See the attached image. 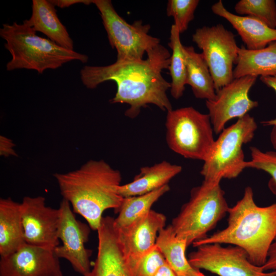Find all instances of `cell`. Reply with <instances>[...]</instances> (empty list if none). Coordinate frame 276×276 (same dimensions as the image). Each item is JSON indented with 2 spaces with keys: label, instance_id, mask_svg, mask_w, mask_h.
<instances>
[{
  "label": "cell",
  "instance_id": "6da1fadb",
  "mask_svg": "<svg viewBox=\"0 0 276 276\" xmlns=\"http://www.w3.org/2000/svg\"><path fill=\"white\" fill-rule=\"evenodd\" d=\"M147 54L146 60L116 61L106 66L85 65L80 72L81 81L89 89L107 81H114L117 90L110 101L129 105L125 113L129 118L137 117L141 108L149 104L168 112L172 109L167 95L171 83L162 72L168 69L170 53L159 44Z\"/></svg>",
  "mask_w": 276,
  "mask_h": 276
},
{
  "label": "cell",
  "instance_id": "7a4b0ae2",
  "mask_svg": "<svg viewBox=\"0 0 276 276\" xmlns=\"http://www.w3.org/2000/svg\"><path fill=\"white\" fill-rule=\"evenodd\" d=\"M54 176L63 199L95 231L100 225L104 212L110 209L116 212L124 198L119 191L120 172L103 159L89 160L76 170L56 173Z\"/></svg>",
  "mask_w": 276,
  "mask_h": 276
},
{
  "label": "cell",
  "instance_id": "3957f363",
  "mask_svg": "<svg viewBox=\"0 0 276 276\" xmlns=\"http://www.w3.org/2000/svg\"><path fill=\"white\" fill-rule=\"evenodd\" d=\"M227 225L210 236L194 242L197 247L208 243L227 244L243 249L249 260L262 266L276 237V202L258 206L250 187L245 188L243 197L228 208Z\"/></svg>",
  "mask_w": 276,
  "mask_h": 276
},
{
  "label": "cell",
  "instance_id": "277c9868",
  "mask_svg": "<svg viewBox=\"0 0 276 276\" xmlns=\"http://www.w3.org/2000/svg\"><path fill=\"white\" fill-rule=\"evenodd\" d=\"M0 36L5 40V48L12 58L6 64V70H35L42 74L48 69L55 70L71 61L86 63V55L70 50L55 43L48 38L37 35L27 19L21 24L13 22L4 24Z\"/></svg>",
  "mask_w": 276,
  "mask_h": 276
},
{
  "label": "cell",
  "instance_id": "5b68a950",
  "mask_svg": "<svg viewBox=\"0 0 276 276\" xmlns=\"http://www.w3.org/2000/svg\"><path fill=\"white\" fill-rule=\"evenodd\" d=\"M220 183L203 180L191 190L189 201L173 219L176 235L187 241L188 246L206 238L227 213L229 208Z\"/></svg>",
  "mask_w": 276,
  "mask_h": 276
},
{
  "label": "cell",
  "instance_id": "8992f818",
  "mask_svg": "<svg viewBox=\"0 0 276 276\" xmlns=\"http://www.w3.org/2000/svg\"><path fill=\"white\" fill-rule=\"evenodd\" d=\"M257 128L254 118L248 113L224 128L203 162L200 174L204 180L220 183L223 178L238 177L246 168L242 146L251 141Z\"/></svg>",
  "mask_w": 276,
  "mask_h": 276
},
{
  "label": "cell",
  "instance_id": "52a82bcc",
  "mask_svg": "<svg viewBox=\"0 0 276 276\" xmlns=\"http://www.w3.org/2000/svg\"><path fill=\"white\" fill-rule=\"evenodd\" d=\"M167 112L166 139L169 148L186 158L204 162L215 142L209 114L193 107L172 109Z\"/></svg>",
  "mask_w": 276,
  "mask_h": 276
},
{
  "label": "cell",
  "instance_id": "ba28073f",
  "mask_svg": "<svg viewBox=\"0 0 276 276\" xmlns=\"http://www.w3.org/2000/svg\"><path fill=\"white\" fill-rule=\"evenodd\" d=\"M101 17L110 45L117 52L116 61L143 60L145 53L160 44L148 34L150 26L141 20L129 24L114 9L110 0H93Z\"/></svg>",
  "mask_w": 276,
  "mask_h": 276
},
{
  "label": "cell",
  "instance_id": "9c48e42d",
  "mask_svg": "<svg viewBox=\"0 0 276 276\" xmlns=\"http://www.w3.org/2000/svg\"><path fill=\"white\" fill-rule=\"evenodd\" d=\"M192 40L202 50L213 77L216 91L233 80V66L238 57L234 34L222 24L203 26L195 31Z\"/></svg>",
  "mask_w": 276,
  "mask_h": 276
},
{
  "label": "cell",
  "instance_id": "30bf717a",
  "mask_svg": "<svg viewBox=\"0 0 276 276\" xmlns=\"http://www.w3.org/2000/svg\"><path fill=\"white\" fill-rule=\"evenodd\" d=\"M196 247L188 258L195 269H203L219 276H276V271H265L262 266L252 264L246 251L239 246L208 243Z\"/></svg>",
  "mask_w": 276,
  "mask_h": 276
},
{
  "label": "cell",
  "instance_id": "8fae6325",
  "mask_svg": "<svg viewBox=\"0 0 276 276\" xmlns=\"http://www.w3.org/2000/svg\"><path fill=\"white\" fill-rule=\"evenodd\" d=\"M60 221L58 237L62 244L54 249L56 256L67 260L75 271L85 274L91 269L92 251L85 244L88 241L90 227L78 220L70 203L63 199L59 207Z\"/></svg>",
  "mask_w": 276,
  "mask_h": 276
},
{
  "label": "cell",
  "instance_id": "7c38bea8",
  "mask_svg": "<svg viewBox=\"0 0 276 276\" xmlns=\"http://www.w3.org/2000/svg\"><path fill=\"white\" fill-rule=\"evenodd\" d=\"M257 78L246 76L234 79L216 91L213 99L205 101L215 133L219 134L231 119L240 118L258 106V102L249 97Z\"/></svg>",
  "mask_w": 276,
  "mask_h": 276
},
{
  "label": "cell",
  "instance_id": "4fadbf2b",
  "mask_svg": "<svg viewBox=\"0 0 276 276\" xmlns=\"http://www.w3.org/2000/svg\"><path fill=\"white\" fill-rule=\"evenodd\" d=\"M20 208L26 243L53 249L58 246L59 208L46 205L45 199L41 196L24 197Z\"/></svg>",
  "mask_w": 276,
  "mask_h": 276
},
{
  "label": "cell",
  "instance_id": "5bb4252c",
  "mask_svg": "<svg viewBox=\"0 0 276 276\" xmlns=\"http://www.w3.org/2000/svg\"><path fill=\"white\" fill-rule=\"evenodd\" d=\"M0 276H63L54 249L25 243L1 257Z\"/></svg>",
  "mask_w": 276,
  "mask_h": 276
},
{
  "label": "cell",
  "instance_id": "9a60e30c",
  "mask_svg": "<svg viewBox=\"0 0 276 276\" xmlns=\"http://www.w3.org/2000/svg\"><path fill=\"white\" fill-rule=\"evenodd\" d=\"M114 218L103 217L97 229L98 252L93 268L82 276H132Z\"/></svg>",
  "mask_w": 276,
  "mask_h": 276
},
{
  "label": "cell",
  "instance_id": "2e32d148",
  "mask_svg": "<svg viewBox=\"0 0 276 276\" xmlns=\"http://www.w3.org/2000/svg\"><path fill=\"white\" fill-rule=\"evenodd\" d=\"M166 216L151 210L129 227L118 230L128 263L146 254L156 245L159 232L165 227Z\"/></svg>",
  "mask_w": 276,
  "mask_h": 276
},
{
  "label": "cell",
  "instance_id": "e0dca14e",
  "mask_svg": "<svg viewBox=\"0 0 276 276\" xmlns=\"http://www.w3.org/2000/svg\"><path fill=\"white\" fill-rule=\"evenodd\" d=\"M211 10L214 14L225 19L231 24L248 50L261 49L276 41V29L269 27L253 17L231 13L225 8L221 0L213 4Z\"/></svg>",
  "mask_w": 276,
  "mask_h": 276
},
{
  "label": "cell",
  "instance_id": "ac0fdd59",
  "mask_svg": "<svg viewBox=\"0 0 276 276\" xmlns=\"http://www.w3.org/2000/svg\"><path fill=\"white\" fill-rule=\"evenodd\" d=\"M55 6L47 0H33L32 14L27 19L36 32L65 49L74 50V42L66 28L58 17Z\"/></svg>",
  "mask_w": 276,
  "mask_h": 276
},
{
  "label": "cell",
  "instance_id": "d6986e66",
  "mask_svg": "<svg viewBox=\"0 0 276 276\" xmlns=\"http://www.w3.org/2000/svg\"><path fill=\"white\" fill-rule=\"evenodd\" d=\"M182 171V167L164 160L140 169V173L133 180L121 185L119 188L123 197L143 195L166 185Z\"/></svg>",
  "mask_w": 276,
  "mask_h": 276
},
{
  "label": "cell",
  "instance_id": "ffe728a7",
  "mask_svg": "<svg viewBox=\"0 0 276 276\" xmlns=\"http://www.w3.org/2000/svg\"><path fill=\"white\" fill-rule=\"evenodd\" d=\"M26 243L20 203L11 197L0 199V255L7 256Z\"/></svg>",
  "mask_w": 276,
  "mask_h": 276
},
{
  "label": "cell",
  "instance_id": "44dd1931",
  "mask_svg": "<svg viewBox=\"0 0 276 276\" xmlns=\"http://www.w3.org/2000/svg\"><path fill=\"white\" fill-rule=\"evenodd\" d=\"M233 70L234 79L251 76L257 77L276 74V41L259 50H249L239 47Z\"/></svg>",
  "mask_w": 276,
  "mask_h": 276
},
{
  "label": "cell",
  "instance_id": "7402d4cb",
  "mask_svg": "<svg viewBox=\"0 0 276 276\" xmlns=\"http://www.w3.org/2000/svg\"><path fill=\"white\" fill-rule=\"evenodd\" d=\"M156 245L178 276H200V271L192 267L186 257L187 241L176 235L171 225L159 232Z\"/></svg>",
  "mask_w": 276,
  "mask_h": 276
},
{
  "label": "cell",
  "instance_id": "603a6c76",
  "mask_svg": "<svg viewBox=\"0 0 276 276\" xmlns=\"http://www.w3.org/2000/svg\"><path fill=\"white\" fill-rule=\"evenodd\" d=\"M187 65L186 84L191 87L194 96L206 100L213 99L216 91L209 68L201 53L193 47L184 46Z\"/></svg>",
  "mask_w": 276,
  "mask_h": 276
},
{
  "label": "cell",
  "instance_id": "cb8c5ba5",
  "mask_svg": "<svg viewBox=\"0 0 276 276\" xmlns=\"http://www.w3.org/2000/svg\"><path fill=\"white\" fill-rule=\"evenodd\" d=\"M169 190L168 184L143 195L124 197L120 206L115 212L118 213L114 220L116 228L124 229L147 214L152 205Z\"/></svg>",
  "mask_w": 276,
  "mask_h": 276
},
{
  "label": "cell",
  "instance_id": "d4e9b609",
  "mask_svg": "<svg viewBox=\"0 0 276 276\" xmlns=\"http://www.w3.org/2000/svg\"><path fill=\"white\" fill-rule=\"evenodd\" d=\"M168 45L172 49V55L168 67L171 77L170 92L173 98H181L185 89L187 65L183 45L180 39V33L175 25H172Z\"/></svg>",
  "mask_w": 276,
  "mask_h": 276
},
{
  "label": "cell",
  "instance_id": "484cf974",
  "mask_svg": "<svg viewBox=\"0 0 276 276\" xmlns=\"http://www.w3.org/2000/svg\"><path fill=\"white\" fill-rule=\"evenodd\" d=\"M235 12L246 15L276 29V3L274 0H240L235 6Z\"/></svg>",
  "mask_w": 276,
  "mask_h": 276
},
{
  "label": "cell",
  "instance_id": "4316f807",
  "mask_svg": "<svg viewBox=\"0 0 276 276\" xmlns=\"http://www.w3.org/2000/svg\"><path fill=\"white\" fill-rule=\"evenodd\" d=\"M250 151L251 159L246 161V168L262 170L268 173L270 176L268 188L276 195V151L264 152L256 147H251Z\"/></svg>",
  "mask_w": 276,
  "mask_h": 276
},
{
  "label": "cell",
  "instance_id": "83f0119b",
  "mask_svg": "<svg viewBox=\"0 0 276 276\" xmlns=\"http://www.w3.org/2000/svg\"><path fill=\"white\" fill-rule=\"evenodd\" d=\"M198 0H169L167 7V14L174 18V25L177 28L180 34L188 28L189 23L194 18V12Z\"/></svg>",
  "mask_w": 276,
  "mask_h": 276
},
{
  "label": "cell",
  "instance_id": "f1b7e54d",
  "mask_svg": "<svg viewBox=\"0 0 276 276\" xmlns=\"http://www.w3.org/2000/svg\"><path fill=\"white\" fill-rule=\"evenodd\" d=\"M166 261L155 245L151 250L128 264L132 276H153Z\"/></svg>",
  "mask_w": 276,
  "mask_h": 276
},
{
  "label": "cell",
  "instance_id": "f546056e",
  "mask_svg": "<svg viewBox=\"0 0 276 276\" xmlns=\"http://www.w3.org/2000/svg\"><path fill=\"white\" fill-rule=\"evenodd\" d=\"M262 267L265 271H276V237L269 249L266 261Z\"/></svg>",
  "mask_w": 276,
  "mask_h": 276
},
{
  "label": "cell",
  "instance_id": "4dcf8cb0",
  "mask_svg": "<svg viewBox=\"0 0 276 276\" xmlns=\"http://www.w3.org/2000/svg\"><path fill=\"white\" fill-rule=\"evenodd\" d=\"M260 79L268 87L272 88L276 93V74L271 76L260 77ZM261 123L264 126H276V118Z\"/></svg>",
  "mask_w": 276,
  "mask_h": 276
},
{
  "label": "cell",
  "instance_id": "1f68e13d",
  "mask_svg": "<svg viewBox=\"0 0 276 276\" xmlns=\"http://www.w3.org/2000/svg\"><path fill=\"white\" fill-rule=\"evenodd\" d=\"M0 142L1 155L9 156L16 155V153L13 150L14 144L10 139L4 136H1Z\"/></svg>",
  "mask_w": 276,
  "mask_h": 276
},
{
  "label": "cell",
  "instance_id": "d6a6232c",
  "mask_svg": "<svg viewBox=\"0 0 276 276\" xmlns=\"http://www.w3.org/2000/svg\"><path fill=\"white\" fill-rule=\"evenodd\" d=\"M55 6L60 8L69 7L77 4H83L86 5L93 4V0H50Z\"/></svg>",
  "mask_w": 276,
  "mask_h": 276
},
{
  "label": "cell",
  "instance_id": "836d02e7",
  "mask_svg": "<svg viewBox=\"0 0 276 276\" xmlns=\"http://www.w3.org/2000/svg\"><path fill=\"white\" fill-rule=\"evenodd\" d=\"M153 276H178V275L166 261Z\"/></svg>",
  "mask_w": 276,
  "mask_h": 276
},
{
  "label": "cell",
  "instance_id": "e575fe53",
  "mask_svg": "<svg viewBox=\"0 0 276 276\" xmlns=\"http://www.w3.org/2000/svg\"><path fill=\"white\" fill-rule=\"evenodd\" d=\"M270 142L274 148L276 150V126H273L270 134Z\"/></svg>",
  "mask_w": 276,
  "mask_h": 276
},
{
  "label": "cell",
  "instance_id": "d590c367",
  "mask_svg": "<svg viewBox=\"0 0 276 276\" xmlns=\"http://www.w3.org/2000/svg\"><path fill=\"white\" fill-rule=\"evenodd\" d=\"M202 274H203V273L201 272V274H200V276H202Z\"/></svg>",
  "mask_w": 276,
  "mask_h": 276
},
{
  "label": "cell",
  "instance_id": "8d00e7d4",
  "mask_svg": "<svg viewBox=\"0 0 276 276\" xmlns=\"http://www.w3.org/2000/svg\"><path fill=\"white\" fill-rule=\"evenodd\" d=\"M202 276H205V275H204L203 274H202Z\"/></svg>",
  "mask_w": 276,
  "mask_h": 276
}]
</instances>
